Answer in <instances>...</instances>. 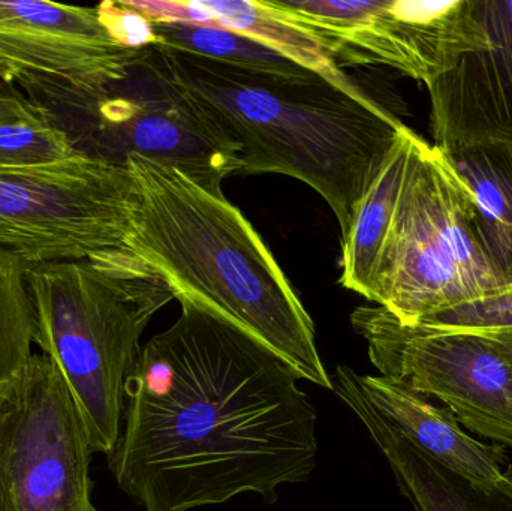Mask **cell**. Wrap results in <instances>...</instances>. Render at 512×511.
<instances>
[{
	"label": "cell",
	"mask_w": 512,
	"mask_h": 511,
	"mask_svg": "<svg viewBox=\"0 0 512 511\" xmlns=\"http://www.w3.org/2000/svg\"><path fill=\"white\" fill-rule=\"evenodd\" d=\"M180 317L150 339L125 386V428L108 455L146 511H189L245 492L268 503L318 458L316 411L298 375L251 333L180 293Z\"/></svg>",
	"instance_id": "1"
},
{
	"label": "cell",
	"mask_w": 512,
	"mask_h": 511,
	"mask_svg": "<svg viewBox=\"0 0 512 511\" xmlns=\"http://www.w3.org/2000/svg\"><path fill=\"white\" fill-rule=\"evenodd\" d=\"M155 45L174 78L236 141L239 174L307 183L331 207L345 239L405 123L343 74L309 69L285 77Z\"/></svg>",
	"instance_id": "2"
},
{
	"label": "cell",
	"mask_w": 512,
	"mask_h": 511,
	"mask_svg": "<svg viewBox=\"0 0 512 511\" xmlns=\"http://www.w3.org/2000/svg\"><path fill=\"white\" fill-rule=\"evenodd\" d=\"M138 207L128 249L186 293L239 324L298 378L331 390L315 326L270 249L224 194L141 156L126 161Z\"/></svg>",
	"instance_id": "3"
},
{
	"label": "cell",
	"mask_w": 512,
	"mask_h": 511,
	"mask_svg": "<svg viewBox=\"0 0 512 511\" xmlns=\"http://www.w3.org/2000/svg\"><path fill=\"white\" fill-rule=\"evenodd\" d=\"M33 344L68 383L93 452L110 455L125 414V386L153 315L176 299L164 275L131 249L101 263L27 266Z\"/></svg>",
	"instance_id": "4"
},
{
	"label": "cell",
	"mask_w": 512,
	"mask_h": 511,
	"mask_svg": "<svg viewBox=\"0 0 512 511\" xmlns=\"http://www.w3.org/2000/svg\"><path fill=\"white\" fill-rule=\"evenodd\" d=\"M511 288L484 254L468 186L441 147L418 137L366 299L414 326Z\"/></svg>",
	"instance_id": "5"
},
{
	"label": "cell",
	"mask_w": 512,
	"mask_h": 511,
	"mask_svg": "<svg viewBox=\"0 0 512 511\" xmlns=\"http://www.w3.org/2000/svg\"><path fill=\"white\" fill-rule=\"evenodd\" d=\"M62 108L74 119L66 134L92 158L126 165L129 156H141L213 194H222L224 180L242 167L236 141L174 78L156 45L125 78Z\"/></svg>",
	"instance_id": "6"
},
{
	"label": "cell",
	"mask_w": 512,
	"mask_h": 511,
	"mask_svg": "<svg viewBox=\"0 0 512 511\" xmlns=\"http://www.w3.org/2000/svg\"><path fill=\"white\" fill-rule=\"evenodd\" d=\"M138 194L128 165L78 153L35 168H0V248L27 266L101 263L128 249Z\"/></svg>",
	"instance_id": "7"
},
{
	"label": "cell",
	"mask_w": 512,
	"mask_h": 511,
	"mask_svg": "<svg viewBox=\"0 0 512 511\" xmlns=\"http://www.w3.org/2000/svg\"><path fill=\"white\" fill-rule=\"evenodd\" d=\"M93 453L62 372L32 354L0 384V511H89Z\"/></svg>",
	"instance_id": "8"
},
{
	"label": "cell",
	"mask_w": 512,
	"mask_h": 511,
	"mask_svg": "<svg viewBox=\"0 0 512 511\" xmlns=\"http://www.w3.org/2000/svg\"><path fill=\"white\" fill-rule=\"evenodd\" d=\"M381 377L433 396L457 422L512 449V365L483 336L406 326L381 306L351 315Z\"/></svg>",
	"instance_id": "9"
},
{
	"label": "cell",
	"mask_w": 512,
	"mask_h": 511,
	"mask_svg": "<svg viewBox=\"0 0 512 511\" xmlns=\"http://www.w3.org/2000/svg\"><path fill=\"white\" fill-rule=\"evenodd\" d=\"M147 48L132 50L111 38L96 8L0 0V84H18L36 104L47 99L45 110L122 80Z\"/></svg>",
	"instance_id": "10"
},
{
	"label": "cell",
	"mask_w": 512,
	"mask_h": 511,
	"mask_svg": "<svg viewBox=\"0 0 512 511\" xmlns=\"http://www.w3.org/2000/svg\"><path fill=\"white\" fill-rule=\"evenodd\" d=\"M342 65H382L429 86L486 44L475 0H349L319 38Z\"/></svg>",
	"instance_id": "11"
},
{
	"label": "cell",
	"mask_w": 512,
	"mask_h": 511,
	"mask_svg": "<svg viewBox=\"0 0 512 511\" xmlns=\"http://www.w3.org/2000/svg\"><path fill=\"white\" fill-rule=\"evenodd\" d=\"M486 44L427 86L435 146H512V0H475Z\"/></svg>",
	"instance_id": "12"
},
{
	"label": "cell",
	"mask_w": 512,
	"mask_h": 511,
	"mask_svg": "<svg viewBox=\"0 0 512 511\" xmlns=\"http://www.w3.org/2000/svg\"><path fill=\"white\" fill-rule=\"evenodd\" d=\"M348 366L330 375L331 390L361 420L370 437L387 458L400 491L417 511H512V465L492 489H481L451 473L409 443L367 401Z\"/></svg>",
	"instance_id": "13"
},
{
	"label": "cell",
	"mask_w": 512,
	"mask_h": 511,
	"mask_svg": "<svg viewBox=\"0 0 512 511\" xmlns=\"http://www.w3.org/2000/svg\"><path fill=\"white\" fill-rule=\"evenodd\" d=\"M357 380L370 405L424 455L481 489L504 480L508 464L502 447L472 438L448 408L391 378L358 375Z\"/></svg>",
	"instance_id": "14"
},
{
	"label": "cell",
	"mask_w": 512,
	"mask_h": 511,
	"mask_svg": "<svg viewBox=\"0 0 512 511\" xmlns=\"http://www.w3.org/2000/svg\"><path fill=\"white\" fill-rule=\"evenodd\" d=\"M128 3L150 21H186L221 27L261 42L304 68L321 74L342 75L321 41L283 17L270 0H149Z\"/></svg>",
	"instance_id": "15"
},
{
	"label": "cell",
	"mask_w": 512,
	"mask_h": 511,
	"mask_svg": "<svg viewBox=\"0 0 512 511\" xmlns=\"http://www.w3.org/2000/svg\"><path fill=\"white\" fill-rule=\"evenodd\" d=\"M442 150L474 198L484 254L512 287V146L481 143Z\"/></svg>",
	"instance_id": "16"
},
{
	"label": "cell",
	"mask_w": 512,
	"mask_h": 511,
	"mask_svg": "<svg viewBox=\"0 0 512 511\" xmlns=\"http://www.w3.org/2000/svg\"><path fill=\"white\" fill-rule=\"evenodd\" d=\"M417 138L408 126L402 129L381 170L361 198L348 236L342 240L340 284L360 296L367 297L369 293L376 260L390 227Z\"/></svg>",
	"instance_id": "17"
},
{
	"label": "cell",
	"mask_w": 512,
	"mask_h": 511,
	"mask_svg": "<svg viewBox=\"0 0 512 511\" xmlns=\"http://www.w3.org/2000/svg\"><path fill=\"white\" fill-rule=\"evenodd\" d=\"M156 44L249 71L297 77L309 69L239 33L186 21H152Z\"/></svg>",
	"instance_id": "18"
},
{
	"label": "cell",
	"mask_w": 512,
	"mask_h": 511,
	"mask_svg": "<svg viewBox=\"0 0 512 511\" xmlns=\"http://www.w3.org/2000/svg\"><path fill=\"white\" fill-rule=\"evenodd\" d=\"M26 270L18 255L0 248V384L33 354L35 318Z\"/></svg>",
	"instance_id": "19"
},
{
	"label": "cell",
	"mask_w": 512,
	"mask_h": 511,
	"mask_svg": "<svg viewBox=\"0 0 512 511\" xmlns=\"http://www.w3.org/2000/svg\"><path fill=\"white\" fill-rule=\"evenodd\" d=\"M71 138L56 125H0V168H35L74 158Z\"/></svg>",
	"instance_id": "20"
},
{
	"label": "cell",
	"mask_w": 512,
	"mask_h": 511,
	"mask_svg": "<svg viewBox=\"0 0 512 511\" xmlns=\"http://www.w3.org/2000/svg\"><path fill=\"white\" fill-rule=\"evenodd\" d=\"M417 326L475 335L512 330V288L496 296L433 312L421 318Z\"/></svg>",
	"instance_id": "21"
},
{
	"label": "cell",
	"mask_w": 512,
	"mask_h": 511,
	"mask_svg": "<svg viewBox=\"0 0 512 511\" xmlns=\"http://www.w3.org/2000/svg\"><path fill=\"white\" fill-rule=\"evenodd\" d=\"M99 21L111 38L132 50H144L156 44L152 21L128 2H102L95 6Z\"/></svg>",
	"instance_id": "22"
},
{
	"label": "cell",
	"mask_w": 512,
	"mask_h": 511,
	"mask_svg": "<svg viewBox=\"0 0 512 511\" xmlns=\"http://www.w3.org/2000/svg\"><path fill=\"white\" fill-rule=\"evenodd\" d=\"M27 123V125H54L50 113L18 90L0 84V125Z\"/></svg>",
	"instance_id": "23"
},
{
	"label": "cell",
	"mask_w": 512,
	"mask_h": 511,
	"mask_svg": "<svg viewBox=\"0 0 512 511\" xmlns=\"http://www.w3.org/2000/svg\"><path fill=\"white\" fill-rule=\"evenodd\" d=\"M475 335V333H474ZM498 353H501L505 359L512 365V330L504 332L480 333Z\"/></svg>",
	"instance_id": "24"
},
{
	"label": "cell",
	"mask_w": 512,
	"mask_h": 511,
	"mask_svg": "<svg viewBox=\"0 0 512 511\" xmlns=\"http://www.w3.org/2000/svg\"><path fill=\"white\" fill-rule=\"evenodd\" d=\"M89 511H99V510H96L95 506H93L92 509H90Z\"/></svg>",
	"instance_id": "25"
}]
</instances>
